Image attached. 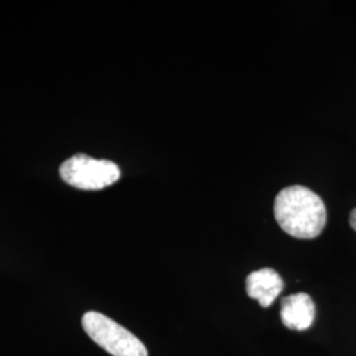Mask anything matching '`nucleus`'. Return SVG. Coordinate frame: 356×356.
Masks as SVG:
<instances>
[{
    "label": "nucleus",
    "mask_w": 356,
    "mask_h": 356,
    "mask_svg": "<svg viewBox=\"0 0 356 356\" xmlns=\"http://www.w3.org/2000/svg\"><path fill=\"white\" fill-rule=\"evenodd\" d=\"M273 213L281 229L297 239L317 238L327 220L322 198L301 185L282 189L276 195Z\"/></svg>",
    "instance_id": "obj_1"
},
{
    "label": "nucleus",
    "mask_w": 356,
    "mask_h": 356,
    "mask_svg": "<svg viewBox=\"0 0 356 356\" xmlns=\"http://www.w3.org/2000/svg\"><path fill=\"white\" fill-rule=\"evenodd\" d=\"M82 327L95 343L113 356H148L138 337L102 313H85Z\"/></svg>",
    "instance_id": "obj_2"
},
{
    "label": "nucleus",
    "mask_w": 356,
    "mask_h": 356,
    "mask_svg": "<svg viewBox=\"0 0 356 356\" xmlns=\"http://www.w3.org/2000/svg\"><path fill=\"white\" fill-rule=\"evenodd\" d=\"M66 184L82 191H101L120 178V169L113 161L97 160L79 153L66 160L60 168Z\"/></svg>",
    "instance_id": "obj_3"
},
{
    "label": "nucleus",
    "mask_w": 356,
    "mask_h": 356,
    "mask_svg": "<svg viewBox=\"0 0 356 356\" xmlns=\"http://www.w3.org/2000/svg\"><path fill=\"white\" fill-rule=\"evenodd\" d=\"M281 321L291 330H307L316 318V305L306 293H297L282 298Z\"/></svg>",
    "instance_id": "obj_4"
},
{
    "label": "nucleus",
    "mask_w": 356,
    "mask_h": 356,
    "mask_svg": "<svg viewBox=\"0 0 356 356\" xmlns=\"http://www.w3.org/2000/svg\"><path fill=\"white\" fill-rule=\"evenodd\" d=\"M284 281L280 275L270 268H263L248 275L245 280L247 294L259 301L263 307H268L275 302V300L282 292Z\"/></svg>",
    "instance_id": "obj_5"
},
{
    "label": "nucleus",
    "mask_w": 356,
    "mask_h": 356,
    "mask_svg": "<svg viewBox=\"0 0 356 356\" xmlns=\"http://www.w3.org/2000/svg\"><path fill=\"white\" fill-rule=\"evenodd\" d=\"M350 226L353 227V229L356 232V209H354L350 214Z\"/></svg>",
    "instance_id": "obj_6"
}]
</instances>
